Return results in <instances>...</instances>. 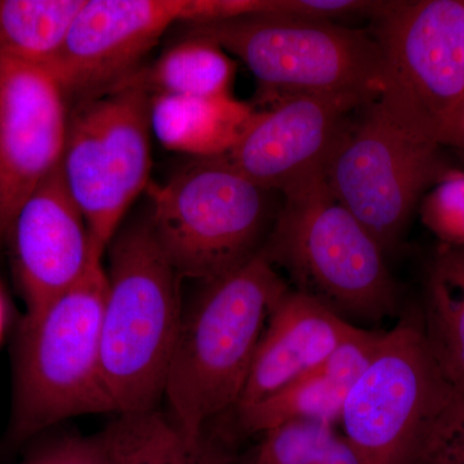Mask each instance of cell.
<instances>
[{
	"label": "cell",
	"mask_w": 464,
	"mask_h": 464,
	"mask_svg": "<svg viewBox=\"0 0 464 464\" xmlns=\"http://www.w3.org/2000/svg\"><path fill=\"white\" fill-rule=\"evenodd\" d=\"M353 116L333 150L324 182L384 253L398 246L415 204L448 172L441 148L396 127L380 106Z\"/></svg>",
	"instance_id": "cell-10"
},
{
	"label": "cell",
	"mask_w": 464,
	"mask_h": 464,
	"mask_svg": "<svg viewBox=\"0 0 464 464\" xmlns=\"http://www.w3.org/2000/svg\"><path fill=\"white\" fill-rule=\"evenodd\" d=\"M256 464H366L334 424L295 420L265 432Z\"/></svg>",
	"instance_id": "cell-22"
},
{
	"label": "cell",
	"mask_w": 464,
	"mask_h": 464,
	"mask_svg": "<svg viewBox=\"0 0 464 464\" xmlns=\"http://www.w3.org/2000/svg\"><path fill=\"white\" fill-rule=\"evenodd\" d=\"M267 0H85L48 72L69 97L85 99L132 74L169 27L265 14Z\"/></svg>",
	"instance_id": "cell-11"
},
{
	"label": "cell",
	"mask_w": 464,
	"mask_h": 464,
	"mask_svg": "<svg viewBox=\"0 0 464 464\" xmlns=\"http://www.w3.org/2000/svg\"><path fill=\"white\" fill-rule=\"evenodd\" d=\"M105 292L106 268L99 262L72 288L24 317L14 359L12 445L70 418L114 413L101 364Z\"/></svg>",
	"instance_id": "cell-3"
},
{
	"label": "cell",
	"mask_w": 464,
	"mask_h": 464,
	"mask_svg": "<svg viewBox=\"0 0 464 464\" xmlns=\"http://www.w3.org/2000/svg\"><path fill=\"white\" fill-rule=\"evenodd\" d=\"M284 199L259 250L268 262L288 271L295 290L347 322L377 323L392 316L399 298L386 253L334 199L324 179Z\"/></svg>",
	"instance_id": "cell-4"
},
{
	"label": "cell",
	"mask_w": 464,
	"mask_h": 464,
	"mask_svg": "<svg viewBox=\"0 0 464 464\" xmlns=\"http://www.w3.org/2000/svg\"><path fill=\"white\" fill-rule=\"evenodd\" d=\"M67 94L48 70L0 57V241L63 160Z\"/></svg>",
	"instance_id": "cell-13"
},
{
	"label": "cell",
	"mask_w": 464,
	"mask_h": 464,
	"mask_svg": "<svg viewBox=\"0 0 464 464\" xmlns=\"http://www.w3.org/2000/svg\"><path fill=\"white\" fill-rule=\"evenodd\" d=\"M422 224L441 246L464 249V172L449 169L420 203Z\"/></svg>",
	"instance_id": "cell-23"
},
{
	"label": "cell",
	"mask_w": 464,
	"mask_h": 464,
	"mask_svg": "<svg viewBox=\"0 0 464 464\" xmlns=\"http://www.w3.org/2000/svg\"><path fill=\"white\" fill-rule=\"evenodd\" d=\"M463 127H464V124H463Z\"/></svg>",
	"instance_id": "cell-27"
},
{
	"label": "cell",
	"mask_w": 464,
	"mask_h": 464,
	"mask_svg": "<svg viewBox=\"0 0 464 464\" xmlns=\"http://www.w3.org/2000/svg\"><path fill=\"white\" fill-rule=\"evenodd\" d=\"M114 464H228V457L207 433L191 438L158 409L119 414L105 429Z\"/></svg>",
	"instance_id": "cell-20"
},
{
	"label": "cell",
	"mask_w": 464,
	"mask_h": 464,
	"mask_svg": "<svg viewBox=\"0 0 464 464\" xmlns=\"http://www.w3.org/2000/svg\"><path fill=\"white\" fill-rule=\"evenodd\" d=\"M235 75L237 65L227 52L209 39L185 35L154 63L140 66L112 88H137L150 97H227L232 96Z\"/></svg>",
	"instance_id": "cell-18"
},
{
	"label": "cell",
	"mask_w": 464,
	"mask_h": 464,
	"mask_svg": "<svg viewBox=\"0 0 464 464\" xmlns=\"http://www.w3.org/2000/svg\"><path fill=\"white\" fill-rule=\"evenodd\" d=\"M257 109L227 97H150V127L170 151L195 158L227 154Z\"/></svg>",
	"instance_id": "cell-17"
},
{
	"label": "cell",
	"mask_w": 464,
	"mask_h": 464,
	"mask_svg": "<svg viewBox=\"0 0 464 464\" xmlns=\"http://www.w3.org/2000/svg\"><path fill=\"white\" fill-rule=\"evenodd\" d=\"M5 317H7V311H5V298L0 293V338H2L3 331H5Z\"/></svg>",
	"instance_id": "cell-26"
},
{
	"label": "cell",
	"mask_w": 464,
	"mask_h": 464,
	"mask_svg": "<svg viewBox=\"0 0 464 464\" xmlns=\"http://www.w3.org/2000/svg\"><path fill=\"white\" fill-rule=\"evenodd\" d=\"M145 192L151 230L182 279L224 276L262 248L271 191L222 157L195 158L167 182H150Z\"/></svg>",
	"instance_id": "cell-7"
},
{
	"label": "cell",
	"mask_w": 464,
	"mask_h": 464,
	"mask_svg": "<svg viewBox=\"0 0 464 464\" xmlns=\"http://www.w3.org/2000/svg\"><path fill=\"white\" fill-rule=\"evenodd\" d=\"M383 333L360 328L323 364L279 392L237 411L243 429L265 433L295 420L340 422L348 393L373 357Z\"/></svg>",
	"instance_id": "cell-16"
},
{
	"label": "cell",
	"mask_w": 464,
	"mask_h": 464,
	"mask_svg": "<svg viewBox=\"0 0 464 464\" xmlns=\"http://www.w3.org/2000/svg\"><path fill=\"white\" fill-rule=\"evenodd\" d=\"M453 389L433 359L422 324L384 332L348 393L340 423L366 464H414Z\"/></svg>",
	"instance_id": "cell-9"
},
{
	"label": "cell",
	"mask_w": 464,
	"mask_h": 464,
	"mask_svg": "<svg viewBox=\"0 0 464 464\" xmlns=\"http://www.w3.org/2000/svg\"><path fill=\"white\" fill-rule=\"evenodd\" d=\"M359 329L315 298L286 290L266 324L237 411L279 392L323 364Z\"/></svg>",
	"instance_id": "cell-15"
},
{
	"label": "cell",
	"mask_w": 464,
	"mask_h": 464,
	"mask_svg": "<svg viewBox=\"0 0 464 464\" xmlns=\"http://www.w3.org/2000/svg\"><path fill=\"white\" fill-rule=\"evenodd\" d=\"M85 0H0V57L50 70Z\"/></svg>",
	"instance_id": "cell-21"
},
{
	"label": "cell",
	"mask_w": 464,
	"mask_h": 464,
	"mask_svg": "<svg viewBox=\"0 0 464 464\" xmlns=\"http://www.w3.org/2000/svg\"><path fill=\"white\" fill-rule=\"evenodd\" d=\"M185 26V35L209 39L248 67L258 83L255 108L295 94L380 96L381 48L368 30L276 14Z\"/></svg>",
	"instance_id": "cell-5"
},
{
	"label": "cell",
	"mask_w": 464,
	"mask_h": 464,
	"mask_svg": "<svg viewBox=\"0 0 464 464\" xmlns=\"http://www.w3.org/2000/svg\"><path fill=\"white\" fill-rule=\"evenodd\" d=\"M368 103L337 94L283 97L257 109L239 141L221 157L255 185L286 197L324 179L348 121Z\"/></svg>",
	"instance_id": "cell-12"
},
{
	"label": "cell",
	"mask_w": 464,
	"mask_h": 464,
	"mask_svg": "<svg viewBox=\"0 0 464 464\" xmlns=\"http://www.w3.org/2000/svg\"><path fill=\"white\" fill-rule=\"evenodd\" d=\"M101 319L103 383L114 413L154 411L181 325L182 277L158 244L148 215L110 243Z\"/></svg>",
	"instance_id": "cell-2"
},
{
	"label": "cell",
	"mask_w": 464,
	"mask_h": 464,
	"mask_svg": "<svg viewBox=\"0 0 464 464\" xmlns=\"http://www.w3.org/2000/svg\"><path fill=\"white\" fill-rule=\"evenodd\" d=\"M420 324L449 386L464 393V249L439 246L427 274Z\"/></svg>",
	"instance_id": "cell-19"
},
{
	"label": "cell",
	"mask_w": 464,
	"mask_h": 464,
	"mask_svg": "<svg viewBox=\"0 0 464 464\" xmlns=\"http://www.w3.org/2000/svg\"><path fill=\"white\" fill-rule=\"evenodd\" d=\"M414 464H464V393H451L433 420Z\"/></svg>",
	"instance_id": "cell-24"
},
{
	"label": "cell",
	"mask_w": 464,
	"mask_h": 464,
	"mask_svg": "<svg viewBox=\"0 0 464 464\" xmlns=\"http://www.w3.org/2000/svg\"><path fill=\"white\" fill-rule=\"evenodd\" d=\"M8 239L26 315L72 288L94 265L103 262L67 190L61 166L20 208Z\"/></svg>",
	"instance_id": "cell-14"
},
{
	"label": "cell",
	"mask_w": 464,
	"mask_h": 464,
	"mask_svg": "<svg viewBox=\"0 0 464 464\" xmlns=\"http://www.w3.org/2000/svg\"><path fill=\"white\" fill-rule=\"evenodd\" d=\"M375 21V103L409 136L464 148V0L393 2Z\"/></svg>",
	"instance_id": "cell-6"
},
{
	"label": "cell",
	"mask_w": 464,
	"mask_h": 464,
	"mask_svg": "<svg viewBox=\"0 0 464 464\" xmlns=\"http://www.w3.org/2000/svg\"><path fill=\"white\" fill-rule=\"evenodd\" d=\"M150 96L112 88L78 100L69 114L61 172L103 258L151 172Z\"/></svg>",
	"instance_id": "cell-8"
},
{
	"label": "cell",
	"mask_w": 464,
	"mask_h": 464,
	"mask_svg": "<svg viewBox=\"0 0 464 464\" xmlns=\"http://www.w3.org/2000/svg\"><path fill=\"white\" fill-rule=\"evenodd\" d=\"M203 284L183 306L164 389L168 414L191 438L239 405L268 317L289 289L261 252Z\"/></svg>",
	"instance_id": "cell-1"
},
{
	"label": "cell",
	"mask_w": 464,
	"mask_h": 464,
	"mask_svg": "<svg viewBox=\"0 0 464 464\" xmlns=\"http://www.w3.org/2000/svg\"><path fill=\"white\" fill-rule=\"evenodd\" d=\"M25 464H114L105 430L87 438L61 440Z\"/></svg>",
	"instance_id": "cell-25"
}]
</instances>
